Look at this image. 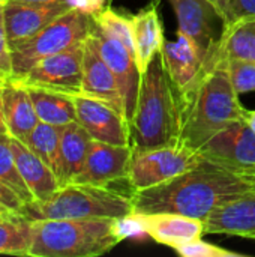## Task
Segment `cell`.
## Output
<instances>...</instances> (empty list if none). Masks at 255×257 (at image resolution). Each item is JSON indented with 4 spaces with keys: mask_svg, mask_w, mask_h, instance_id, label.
I'll return each mask as SVG.
<instances>
[{
    "mask_svg": "<svg viewBox=\"0 0 255 257\" xmlns=\"http://www.w3.org/2000/svg\"><path fill=\"white\" fill-rule=\"evenodd\" d=\"M254 188V173L239 172L201 157L182 175L156 187L132 191L131 196L134 212H174L204 221L215 209Z\"/></svg>",
    "mask_w": 255,
    "mask_h": 257,
    "instance_id": "cell-1",
    "label": "cell"
},
{
    "mask_svg": "<svg viewBox=\"0 0 255 257\" xmlns=\"http://www.w3.org/2000/svg\"><path fill=\"white\" fill-rule=\"evenodd\" d=\"M182 111L177 92L156 54L141 74L134 114L129 120L132 151H147L174 146L180 142Z\"/></svg>",
    "mask_w": 255,
    "mask_h": 257,
    "instance_id": "cell-2",
    "label": "cell"
},
{
    "mask_svg": "<svg viewBox=\"0 0 255 257\" xmlns=\"http://www.w3.org/2000/svg\"><path fill=\"white\" fill-rule=\"evenodd\" d=\"M180 142L195 151L231 122L245 119L248 110L239 102V93L230 81L222 56L198 86L180 101Z\"/></svg>",
    "mask_w": 255,
    "mask_h": 257,
    "instance_id": "cell-3",
    "label": "cell"
},
{
    "mask_svg": "<svg viewBox=\"0 0 255 257\" xmlns=\"http://www.w3.org/2000/svg\"><path fill=\"white\" fill-rule=\"evenodd\" d=\"M122 239L116 233V218L38 220L29 256L96 257L111 251Z\"/></svg>",
    "mask_w": 255,
    "mask_h": 257,
    "instance_id": "cell-4",
    "label": "cell"
},
{
    "mask_svg": "<svg viewBox=\"0 0 255 257\" xmlns=\"http://www.w3.org/2000/svg\"><path fill=\"white\" fill-rule=\"evenodd\" d=\"M132 212V196L122 194L110 187L75 182L60 187L48 200H33L21 209V214L32 221L122 218Z\"/></svg>",
    "mask_w": 255,
    "mask_h": 257,
    "instance_id": "cell-5",
    "label": "cell"
},
{
    "mask_svg": "<svg viewBox=\"0 0 255 257\" xmlns=\"http://www.w3.org/2000/svg\"><path fill=\"white\" fill-rule=\"evenodd\" d=\"M95 20L77 9H69L26 41L11 47L12 77L21 78L39 60L83 42L93 30Z\"/></svg>",
    "mask_w": 255,
    "mask_h": 257,
    "instance_id": "cell-6",
    "label": "cell"
},
{
    "mask_svg": "<svg viewBox=\"0 0 255 257\" xmlns=\"http://www.w3.org/2000/svg\"><path fill=\"white\" fill-rule=\"evenodd\" d=\"M176 12L182 30L198 48L206 69H213L219 62L221 39L225 21L221 11L210 0H168Z\"/></svg>",
    "mask_w": 255,
    "mask_h": 257,
    "instance_id": "cell-7",
    "label": "cell"
},
{
    "mask_svg": "<svg viewBox=\"0 0 255 257\" xmlns=\"http://www.w3.org/2000/svg\"><path fill=\"white\" fill-rule=\"evenodd\" d=\"M200 158V154L185 143L158 149L132 151L128 182L132 191L147 190L182 175L194 167Z\"/></svg>",
    "mask_w": 255,
    "mask_h": 257,
    "instance_id": "cell-8",
    "label": "cell"
},
{
    "mask_svg": "<svg viewBox=\"0 0 255 257\" xmlns=\"http://www.w3.org/2000/svg\"><path fill=\"white\" fill-rule=\"evenodd\" d=\"M83 54L84 41L39 60L20 80L27 86L44 87L68 95L81 93Z\"/></svg>",
    "mask_w": 255,
    "mask_h": 257,
    "instance_id": "cell-9",
    "label": "cell"
},
{
    "mask_svg": "<svg viewBox=\"0 0 255 257\" xmlns=\"http://www.w3.org/2000/svg\"><path fill=\"white\" fill-rule=\"evenodd\" d=\"M197 152L213 163L255 175V133L246 119H239L213 134Z\"/></svg>",
    "mask_w": 255,
    "mask_h": 257,
    "instance_id": "cell-10",
    "label": "cell"
},
{
    "mask_svg": "<svg viewBox=\"0 0 255 257\" xmlns=\"http://www.w3.org/2000/svg\"><path fill=\"white\" fill-rule=\"evenodd\" d=\"M72 98L78 123L93 140L117 146H131L129 122L125 114L105 101L83 93L72 95Z\"/></svg>",
    "mask_w": 255,
    "mask_h": 257,
    "instance_id": "cell-11",
    "label": "cell"
},
{
    "mask_svg": "<svg viewBox=\"0 0 255 257\" xmlns=\"http://www.w3.org/2000/svg\"><path fill=\"white\" fill-rule=\"evenodd\" d=\"M162 59L171 83L177 92L179 102L186 98L201 81L207 71L204 59L201 57L197 45L177 29V39L173 42H164Z\"/></svg>",
    "mask_w": 255,
    "mask_h": 257,
    "instance_id": "cell-12",
    "label": "cell"
},
{
    "mask_svg": "<svg viewBox=\"0 0 255 257\" xmlns=\"http://www.w3.org/2000/svg\"><path fill=\"white\" fill-rule=\"evenodd\" d=\"M92 33L96 39L101 56L104 57L105 63L110 66V69L113 71L117 80L125 102V116L129 122L137 105L140 81H141V72L138 69L135 57L123 44L104 33L96 24Z\"/></svg>",
    "mask_w": 255,
    "mask_h": 257,
    "instance_id": "cell-13",
    "label": "cell"
},
{
    "mask_svg": "<svg viewBox=\"0 0 255 257\" xmlns=\"http://www.w3.org/2000/svg\"><path fill=\"white\" fill-rule=\"evenodd\" d=\"M131 157V146H117L93 140L83 170L72 182L108 187L116 181L128 179Z\"/></svg>",
    "mask_w": 255,
    "mask_h": 257,
    "instance_id": "cell-14",
    "label": "cell"
},
{
    "mask_svg": "<svg viewBox=\"0 0 255 257\" xmlns=\"http://www.w3.org/2000/svg\"><path fill=\"white\" fill-rule=\"evenodd\" d=\"M66 2L56 3H20L6 2L3 6L5 27L9 48L41 32L51 21L68 12Z\"/></svg>",
    "mask_w": 255,
    "mask_h": 257,
    "instance_id": "cell-15",
    "label": "cell"
},
{
    "mask_svg": "<svg viewBox=\"0 0 255 257\" xmlns=\"http://www.w3.org/2000/svg\"><path fill=\"white\" fill-rule=\"evenodd\" d=\"M81 93L105 101L117 111L125 114V102L117 80L110 66L105 63L104 57L101 56L93 33H90L84 39Z\"/></svg>",
    "mask_w": 255,
    "mask_h": 257,
    "instance_id": "cell-16",
    "label": "cell"
},
{
    "mask_svg": "<svg viewBox=\"0 0 255 257\" xmlns=\"http://www.w3.org/2000/svg\"><path fill=\"white\" fill-rule=\"evenodd\" d=\"M3 116L8 134L23 143L39 123L35 105L27 86L17 77H11L0 84Z\"/></svg>",
    "mask_w": 255,
    "mask_h": 257,
    "instance_id": "cell-17",
    "label": "cell"
},
{
    "mask_svg": "<svg viewBox=\"0 0 255 257\" xmlns=\"http://www.w3.org/2000/svg\"><path fill=\"white\" fill-rule=\"evenodd\" d=\"M138 218L147 236L158 244L171 247L173 250L186 242L201 239V236L206 233L203 220L182 214H138Z\"/></svg>",
    "mask_w": 255,
    "mask_h": 257,
    "instance_id": "cell-18",
    "label": "cell"
},
{
    "mask_svg": "<svg viewBox=\"0 0 255 257\" xmlns=\"http://www.w3.org/2000/svg\"><path fill=\"white\" fill-rule=\"evenodd\" d=\"M204 232L255 239V188L215 209L204 220Z\"/></svg>",
    "mask_w": 255,
    "mask_h": 257,
    "instance_id": "cell-19",
    "label": "cell"
},
{
    "mask_svg": "<svg viewBox=\"0 0 255 257\" xmlns=\"http://www.w3.org/2000/svg\"><path fill=\"white\" fill-rule=\"evenodd\" d=\"M132 17L135 62L143 74L156 54L162 51L165 38L159 15V0L150 2Z\"/></svg>",
    "mask_w": 255,
    "mask_h": 257,
    "instance_id": "cell-20",
    "label": "cell"
},
{
    "mask_svg": "<svg viewBox=\"0 0 255 257\" xmlns=\"http://www.w3.org/2000/svg\"><path fill=\"white\" fill-rule=\"evenodd\" d=\"M12 151L18 172L30 190L35 202L48 200L59 188V179L53 170L23 142L12 137Z\"/></svg>",
    "mask_w": 255,
    "mask_h": 257,
    "instance_id": "cell-21",
    "label": "cell"
},
{
    "mask_svg": "<svg viewBox=\"0 0 255 257\" xmlns=\"http://www.w3.org/2000/svg\"><path fill=\"white\" fill-rule=\"evenodd\" d=\"M93 139L78 123L72 122L60 126V154H62V187L71 184L83 170Z\"/></svg>",
    "mask_w": 255,
    "mask_h": 257,
    "instance_id": "cell-22",
    "label": "cell"
},
{
    "mask_svg": "<svg viewBox=\"0 0 255 257\" xmlns=\"http://www.w3.org/2000/svg\"><path fill=\"white\" fill-rule=\"evenodd\" d=\"M27 89L41 122L54 126H65L68 123L78 122L72 95L36 86H27Z\"/></svg>",
    "mask_w": 255,
    "mask_h": 257,
    "instance_id": "cell-23",
    "label": "cell"
},
{
    "mask_svg": "<svg viewBox=\"0 0 255 257\" xmlns=\"http://www.w3.org/2000/svg\"><path fill=\"white\" fill-rule=\"evenodd\" d=\"M33 241V221L21 212L0 214V253L29 256Z\"/></svg>",
    "mask_w": 255,
    "mask_h": 257,
    "instance_id": "cell-24",
    "label": "cell"
},
{
    "mask_svg": "<svg viewBox=\"0 0 255 257\" xmlns=\"http://www.w3.org/2000/svg\"><path fill=\"white\" fill-rule=\"evenodd\" d=\"M26 145L53 170L62 187V154H60V126H54L45 122L36 125V128L27 137Z\"/></svg>",
    "mask_w": 255,
    "mask_h": 257,
    "instance_id": "cell-25",
    "label": "cell"
},
{
    "mask_svg": "<svg viewBox=\"0 0 255 257\" xmlns=\"http://www.w3.org/2000/svg\"><path fill=\"white\" fill-rule=\"evenodd\" d=\"M221 54L255 62V20L233 24L224 30L221 39Z\"/></svg>",
    "mask_w": 255,
    "mask_h": 257,
    "instance_id": "cell-26",
    "label": "cell"
},
{
    "mask_svg": "<svg viewBox=\"0 0 255 257\" xmlns=\"http://www.w3.org/2000/svg\"><path fill=\"white\" fill-rule=\"evenodd\" d=\"M0 181L12 188L24 202V205L35 200L18 172L12 151V137L8 133L0 134Z\"/></svg>",
    "mask_w": 255,
    "mask_h": 257,
    "instance_id": "cell-27",
    "label": "cell"
},
{
    "mask_svg": "<svg viewBox=\"0 0 255 257\" xmlns=\"http://www.w3.org/2000/svg\"><path fill=\"white\" fill-rule=\"evenodd\" d=\"M95 24L108 36L117 39L123 44L135 57V47H134V30H132V17L122 15L111 8H105L99 14L93 17Z\"/></svg>",
    "mask_w": 255,
    "mask_h": 257,
    "instance_id": "cell-28",
    "label": "cell"
},
{
    "mask_svg": "<svg viewBox=\"0 0 255 257\" xmlns=\"http://www.w3.org/2000/svg\"><path fill=\"white\" fill-rule=\"evenodd\" d=\"M224 59L234 90L239 95L255 92V62L246 59H237V57H224Z\"/></svg>",
    "mask_w": 255,
    "mask_h": 257,
    "instance_id": "cell-29",
    "label": "cell"
},
{
    "mask_svg": "<svg viewBox=\"0 0 255 257\" xmlns=\"http://www.w3.org/2000/svg\"><path fill=\"white\" fill-rule=\"evenodd\" d=\"M174 251L182 257H245V254L213 245L201 239H195L183 245H179L174 248Z\"/></svg>",
    "mask_w": 255,
    "mask_h": 257,
    "instance_id": "cell-30",
    "label": "cell"
},
{
    "mask_svg": "<svg viewBox=\"0 0 255 257\" xmlns=\"http://www.w3.org/2000/svg\"><path fill=\"white\" fill-rule=\"evenodd\" d=\"M225 29L248 20H255V0H224Z\"/></svg>",
    "mask_w": 255,
    "mask_h": 257,
    "instance_id": "cell-31",
    "label": "cell"
},
{
    "mask_svg": "<svg viewBox=\"0 0 255 257\" xmlns=\"http://www.w3.org/2000/svg\"><path fill=\"white\" fill-rule=\"evenodd\" d=\"M3 6L5 5H0V81L2 83L12 77V57H11V48H9L6 27H5Z\"/></svg>",
    "mask_w": 255,
    "mask_h": 257,
    "instance_id": "cell-32",
    "label": "cell"
},
{
    "mask_svg": "<svg viewBox=\"0 0 255 257\" xmlns=\"http://www.w3.org/2000/svg\"><path fill=\"white\" fill-rule=\"evenodd\" d=\"M0 205L5 206L9 211L21 212V209L24 206V202L20 199V196L12 188H9L6 184H3L0 181Z\"/></svg>",
    "mask_w": 255,
    "mask_h": 257,
    "instance_id": "cell-33",
    "label": "cell"
},
{
    "mask_svg": "<svg viewBox=\"0 0 255 257\" xmlns=\"http://www.w3.org/2000/svg\"><path fill=\"white\" fill-rule=\"evenodd\" d=\"M65 2L71 6V9L81 11L92 17H95L96 14H99L107 8V0H65Z\"/></svg>",
    "mask_w": 255,
    "mask_h": 257,
    "instance_id": "cell-34",
    "label": "cell"
},
{
    "mask_svg": "<svg viewBox=\"0 0 255 257\" xmlns=\"http://www.w3.org/2000/svg\"><path fill=\"white\" fill-rule=\"evenodd\" d=\"M8 128H6V122H5V116H3V107H2V93H0V134H6Z\"/></svg>",
    "mask_w": 255,
    "mask_h": 257,
    "instance_id": "cell-35",
    "label": "cell"
},
{
    "mask_svg": "<svg viewBox=\"0 0 255 257\" xmlns=\"http://www.w3.org/2000/svg\"><path fill=\"white\" fill-rule=\"evenodd\" d=\"M9 2H20V3H56L65 0H9Z\"/></svg>",
    "mask_w": 255,
    "mask_h": 257,
    "instance_id": "cell-36",
    "label": "cell"
},
{
    "mask_svg": "<svg viewBox=\"0 0 255 257\" xmlns=\"http://www.w3.org/2000/svg\"><path fill=\"white\" fill-rule=\"evenodd\" d=\"M245 119H246V122L249 123V126L254 130V133H255V110L254 111H246Z\"/></svg>",
    "mask_w": 255,
    "mask_h": 257,
    "instance_id": "cell-37",
    "label": "cell"
},
{
    "mask_svg": "<svg viewBox=\"0 0 255 257\" xmlns=\"http://www.w3.org/2000/svg\"><path fill=\"white\" fill-rule=\"evenodd\" d=\"M219 11H221V14H222V11H224V0H210ZM222 17H224V14H222Z\"/></svg>",
    "mask_w": 255,
    "mask_h": 257,
    "instance_id": "cell-38",
    "label": "cell"
},
{
    "mask_svg": "<svg viewBox=\"0 0 255 257\" xmlns=\"http://www.w3.org/2000/svg\"><path fill=\"white\" fill-rule=\"evenodd\" d=\"M5 212H9V209H6L5 206H2V205H0V214H5Z\"/></svg>",
    "mask_w": 255,
    "mask_h": 257,
    "instance_id": "cell-39",
    "label": "cell"
},
{
    "mask_svg": "<svg viewBox=\"0 0 255 257\" xmlns=\"http://www.w3.org/2000/svg\"><path fill=\"white\" fill-rule=\"evenodd\" d=\"M6 2H9V0H0V5H5Z\"/></svg>",
    "mask_w": 255,
    "mask_h": 257,
    "instance_id": "cell-40",
    "label": "cell"
},
{
    "mask_svg": "<svg viewBox=\"0 0 255 257\" xmlns=\"http://www.w3.org/2000/svg\"><path fill=\"white\" fill-rule=\"evenodd\" d=\"M0 84H2V81H0Z\"/></svg>",
    "mask_w": 255,
    "mask_h": 257,
    "instance_id": "cell-41",
    "label": "cell"
}]
</instances>
